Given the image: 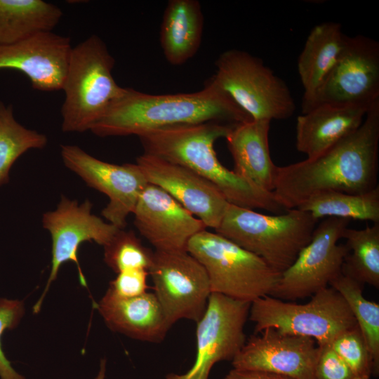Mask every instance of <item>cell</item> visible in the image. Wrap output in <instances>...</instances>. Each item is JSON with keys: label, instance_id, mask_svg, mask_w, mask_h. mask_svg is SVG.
I'll use <instances>...</instances> for the list:
<instances>
[{"label": "cell", "instance_id": "6da1fadb", "mask_svg": "<svg viewBox=\"0 0 379 379\" xmlns=\"http://www.w3.org/2000/svg\"><path fill=\"white\" fill-rule=\"evenodd\" d=\"M379 100L361 126L319 155L277 166L273 194L286 210L324 192L362 194L378 185Z\"/></svg>", "mask_w": 379, "mask_h": 379}, {"label": "cell", "instance_id": "7a4b0ae2", "mask_svg": "<svg viewBox=\"0 0 379 379\" xmlns=\"http://www.w3.org/2000/svg\"><path fill=\"white\" fill-rule=\"evenodd\" d=\"M251 119L210 78L201 90L192 93L153 95L126 88L91 131L100 137L139 136L175 125L208 121L237 124Z\"/></svg>", "mask_w": 379, "mask_h": 379}, {"label": "cell", "instance_id": "3957f363", "mask_svg": "<svg viewBox=\"0 0 379 379\" xmlns=\"http://www.w3.org/2000/svg\"><path fill=\"white\" fill-rule=\"evenodd\" d=\"M235 124L218 121L171 126L138 136L145 153L186 167L215 185L233 205L272 213L286 210L273 192L264 191L223 166L215 142L226 138Z\"/></svg>", "mask_w": 379, "mask_h": 379}, {"label": "cell", "instance_id": "277c9868", "mask_svg": "<svg viewBox=\"0 0 379 379\" xmlns=\"http://www.w3.org/2000/svg\"><path fill=\"white\" fill-rule=\"evenodd\" d=\"M114 58L105 43L93 34L72 47L62 90V130L83 133L125 93L112 75Z\"/></svg>", "mask_w": 379, "mask_h": 379}, {"label": "cell", "instance_id": "5b68a950", "mask_svg": "<svg viewBox=\"0 0 379 379\" xmlns=\"http://www.w3.org/2000/svg\"><path fill=\"white\" fill-rule=\"evenodd\" d=\"M317 221L298 208L272 215L229 204L215 231L281 274L310 241Z\"/></svg>", "mask_w": 379, "mask_h": 379}, {"label": "cell", "instance_id": "8992f818", "mask_svg": "<svg viewBox=\"0 0 379 379\" xmlns=\"http://www.w3.org/2000/svg\"><path fill=\"white\" fill-rule=\"evenodd\" d=\"M186 250L206 270L211 293L234 300L251 303L271 295L281 276L259 256L206 230L195 234Z\"/></svg>", "mask_w": 379, "mask_h": 379}, {"label": "cell", "instance_id": "52a82bcc", "mask_svg": "<svg viewBox=\"0 0 379 379\" xmlns=\"http://www.w3.org/2000/svg\"><path fill=\"white\" fill-rule=\"evenodd\" d=\"M248 319L255 333L274 328L288 334L312 338L317 345H330L341 333L357 326L343 297L331 286L311 296L304 304L271 295L251 302Z\"/></svg>", "mask_w": 379, "mask_h": 379}, {"label": "cell", "instance_id": "ba28073f", "mask_svg": "<svg viewBox=\"0 0 379 379\" xmlns=\"http://www.w3.org/2000/svg\"><path fill=\"white\" fill-rule=\"evenodd\" d=\"M215 65L211 79L252 119L271 121L294 114L295 104L287 84L260 58L230 49L219 55Z\"/></svg>", "mask_w": 379, "mask_h": 379}, {"label": "cell", "instance_id": "9c48e42d", "mask_svg": "<svg viewBox=\"0 0 379 379\" xmlns=\"http://www.w3.org/2000/svg\"><path fill=\"white\" fill-rule=\"evenodd\" d=\"M379 100V44L363 35L347 36L340 58L302 113L321 105L369 108Z\"/></svg>", "mask_w": 379, "mask_h": 379}, {"label": "cell", "instance_id": "30bf717a", "mask_svg": "<svg viewBox=\"0 0 379 379\" xmlns=\"http://www.w3.org/2000/svg\"><path fill=\"white\" fill-rule=\"evenodd\" d=\"M350 220L326 218L315 228L310 241L284 271L271 296L294 301L311 297L342 273L345 244H338Z\"/></svg>", "mask_w": 379, "mask_h": 379}, {"label": "cell", "instance_id": "8fae6325", "mask_svg": "<svg viewBox=\"0 0 379 379\" xmlns=\"http://www.w3.org/2000/svg\"><path fill=\"white\" fill-rule=\"evenodd\" d=\"M148 272L171 327L181 319L199 320L211 291L206 272L194 257L187 251L155 250Z\"/></svg>", "mask_w": 379, "mask_h": 379}, {"label": "cell", "instance_id": "7c38bea8", "mask_svg": "<svg viewBox=\"0 0 379 379\" xmlns=\"http://www.w3.org/2000/svg\"><path fill=\"white\" fill-rule=\"evenodd\" d=\"M251 304L211 293L206 310L197 322L194 364L186 373H169L166 379H208L217 362L232 361L246 341L244 326Z\"/></svg>", "mask_w": 379, "mask_h": 379}, {"label": "cell", "instance_id": "4fadbf2b", "mask_svg": "<svg viewBox=\"0 0 379 379\" xmlns=\"http://www.w3.org/2000/svg\"><path fill=\"white\" fill-rule=\"evenodd\" d=\"M91 208L88 199L79 204L76 200L62 196L55 210L44 213L42 225L50 232L52 240L51 268L45 288L33 307L34 313L39 312L50 286L66 262L72 261L77 265L80 284L87 287L78 260L80 245L93 241L104 246L120 230L92 214Z\"/></svg>", "mask_w": 379, "mask_h": 379}, {"label": "cell", "instance_id": "5bb4252c", "mask_svg": "<svg viewBox=\"0 0 379 379\" xmlns=\"http://www.w3.org/2000/svg\"><path fill=\"white\" fill-rule=\"evenodd\" d=\"M64 164L89 187L103 194L109 203L102 215L119 229L133 213L138 198L149 183L136 164H113L101 161L77 145H61Z\"/></svg>", "mask_w": 379, "mask_h": 379}, {"label": "cell", "instance_id": "9a60e30c", "mask_svg": "<svg viewBox=\"0 0 379 379\" xmlns=\"http://www.w3.org/2000/svg\"><path fill=\"white\" fill-rule=\"evenodd\" d=\"M310 338L267 328L246 340L233 368L257 370L293 379H315L319 347Z\"/></svg>", "mask_w": 379, "mask_h": 379}, {"label": "cell", "instance_id": "2e32d148", "mask_svg": "<svg viewBox=\"0 0 379 379\" xmlns=\"http://www.w3.org/2000/svg\"><path fill=\"white\" fill-rule=\"evenodd\" d=\"M136 164L149 183L164 190L206 227L219 226L230 203L212 182L186 167L145 152Z\"/></svg>", "mask_w": 379, "mask_h": 379}, {"label": "cell", "instance_id": "e0dca14e", "mask_svg": "<svg viewBox=\"0 0 379 379\" xmlns=\"http://www.w3.org/2000/svg\"><path fill=\"white\" fill-rule=\"evenodd\" d=\"M133 214L135 226L156 251H187L189 241L207 228L164 190L150 183L141 192Z\"/></svg>", "mask_w": 379, "mask_h": 379}, {"label": "cell", "instance_id": "ac0fdd59", "mask_svg": "<svg viewBox=\"0 0 379 379\" xmlns=\"http://www.w3.org/2000/svg\"><path fill=\"white\" fill-rule=\"evenodd\" d=\"M69 37L51 32L0 46V69L18 70L41 91L62 90L72 51Z\"/></svg>", "mask_w": 379, "mask_h": 379}, {"label": "cell", "instance_id": "d6986e66", "mask_svg": "<svg viewBox=\"0 0 379 379\" xmlns=\"http://www.w3.org/2000/svg\"><path fill=\"white\" fill-rule=\"evenodd\" d=\"M95 307L112 331L149 343H160L171 328L154 293L121 298L109 289Z\"/></svg>", "mask_w": 379, "mask_h": 379}, {"label": "cell", "instance_id": "ffe728a7", "mask_svg": "<svg viewBox=\"0 0 379 379\" xmlns=\"http://www.w3.org/2000/svg\"><path fill=\"white\" fill-rule=\"evenodd\" d=\"M270 122L254 120L235 124L225 138L234 172L258 188L273 192L277 166L269 147Z\"/></svg>", "mask_w": 379, "mask_h": 379}, {"label": "cell", "instance_id": "44dd1931", "mask_svg": "<svg viewBox=\"0 0 379 379\" xmlns=\"http://www.w3.org/2000/svg\"><path fill=\"white\" fill-rule=\"evenodd\" d=\"M369 108L361 106H317L297 117L295 147L314 158L355 131Z\"/></svg>", "mask_w": 379, "mask_h": 379}, {"label": "cell", "instance_id": "7402d4cb", "mask_svg": "<svg viewBox=\"0 0 379 379\" xmlns=\"http://www.w3.org/2000/svg\"><path fill=\"white\" fill-rule=\"evenodd\" d=\"M204 15L197 0H170L160 27V44L166 60L181 65L191 59L201 43Z\"/></svg>", "mask_w": 379, "mask_h": 379}, {"label": "cell", "instance_id": "603a6c76", "mask_svg": "<svg viewBox=\"0 0 379 379\" xmlns=\"http://www.w3.org/2000/svg\"><path fill=\"white\" fill-rule=\"evenodd\" d=\"M347 39L341 25L325 22L314 26L298 60V72L304 90L302 102L311 98L338 62Z\"/></svg>", "mask_w": 379, "mask_h": 379}, {"label": "cell", "instance_id": "cb8c5ba5", "mask_svg": "<svg viewBox=\"0 0 379 379\" xmlns=\"http://www.w3.org/2000/svg\"><path fill=\"white\" fill-rule=\"evenodd\" d=\"M62 15L59 7L43 0H0V46L51 32Z\"/></svg>", "mask_w": 379, "mask_h": 379}, {"label": "cell", "instance_id": "d4e9b609", "mask_svg": "<svg viewBox=\"0 0 379 379\" xmlns=\"http://www.w3.org/2000/svg\"><path fill=\"white\" fill-rule=\"evenodd\" d=\"M315 219L339 218L379 223V186L362 194L328 192L317 194L300 205Z\"/></svg>", "mask_w": 379, "mask_h": 379}, {"label": "cell", "instance_id": "484cf974", "mask_svg": "<svg viewBox=\"0 0 379 379\" xmlns=\"http://www.w3.org/2000/svg\"><path fill=\"white\" fill-rule=\"evenodd\" d=\"M347 248L342 273L361 285L379 288V223L364 229L346 227L342 234Z\"/></svg>", "mask_w": 379, "mask_h": 379}, {"label": "cell", "instance_id": "4316f807", "mask_svg": "<svg viewBox=\"0 0 379 379\" xmlns=\"http://www.w3.org/2000/svg\"><path fill=\"white\" fill-rule=\"evenodd\" d=\"M347 303L368 350L372 375L379 374V305L366 299L364 286L341 273L329 284Z\"/></svg>", "mask_w": 379, "mask_h": 379}, {"label": "cell", "instance_id": "83f0119b", "mask_svg": "<svg viewBox=\"0 0 379 379\" xmlns=\"http://www.w3.org/2000/svg\"><path fill=\"white\" fill-rule=\"evenodd\" d=\"M47 137L21 125L15 119L11 105L0 101V186L9 180V171L15 161L25 152L42 149Z\"/></svg>", "mask_w": 379, "mask_h": 379}, {"label": "cell", "instance_id": "f1b7e54d", "mask_svg": "<svg viewBox=\"0 0 379 379\" xmlns=\"http://www.w3.org/2000/svg\"><path fill=\"white\" fill-rule=\"evenodd\" d=\"M104 247V261L117 274L129 270H149L153 253L133 231L120 229Z\"/></svg>", "mask_w": 379, "mask_h": 379}, {"label": "cell", "instance_id": "f546056e", "mask_svg": "<svg viewBox=\"0 0 379 379\" xmlns=\"http://www.w3.org/2000/svg\"><path fill=\"white\" fill-rule=\"evenodd\" d=\"M330 345L348 365L357 379L371 378V360L358 326L339 334Z\"/></svg>", "mask_w": 379, "mask_h": 379}, {"label": "cell", "instance_id": "4dcf8cb0", "mask_svg": "<svg viewBox=\"0 0 379 379\" xmlns=\"http://www.w3.org/2000/svg\"><path fill=\"white\" fill-rule=\"evenodd\" d=\"M24 314L22 301L0 298V379H26L11 366L2 350L1 343L4 331L16 327Z\"/></svg>", "mask_w": 379, "mask_h": 379}, {"label": "cell", "instance_id": "1f68e13d", "mask_svg": "<svg viewBox=\"0 0 379 379\" xmlns=\"http://www.w3.org/2000/svg\"><path fill=\"white\" fill-rule=\"evenodd\" d=\"M315 379H357L353 372L331 345H318Z\"/></svg>", "mask_w": 379, "mask_h": 379}, {"label": "cell", "instance_id": "d6a6232c", "mask_svg": "<svg viewBox=\"0 0 379 379\" xmlns=\"http://www.w3.org/2000/svg\"><path fill=\"white\" fill-rule=\"evenodd\" d=\"M145 270H129L117 273L114 279L110 281L109 290L121 298H133L147 292V276Z\"/></svg>", "mask_w": 379, "mask_h": 379}, {"label": "cell", "instance_id": "836d02e7", "mask_svg": "<svg viewBox=\"0 0 379 379\" xmlns=\"http://www.w3.org/2000/svg\"><path fill=\"white\" fill-rule=\"evenodd\" d=\"M225 379H293L291 378L270 372L233 368Z\"/></svg>", "mask_w": 379, "mask_h": 379}, {"label": "cell", "instance_id": "e575fe53", "mask_svg": "<svg viewBox=\"0 0 379 379\" xmlns=\"http://www.w3.org/2000/svg\"><path fill=\"white\" fill-rule=\"evenodd\" d=\"M106 373V359H102L100 361V370L94 379H105Z\"/></svg>", "mask_w": 379, "mask_h": 379}]
</instances>
